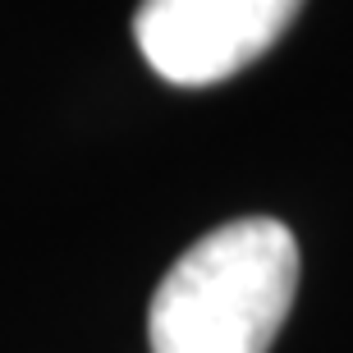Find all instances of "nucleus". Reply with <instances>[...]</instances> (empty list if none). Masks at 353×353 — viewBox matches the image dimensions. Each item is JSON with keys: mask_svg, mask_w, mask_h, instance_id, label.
Returning <instances> with one entry per match:
<instances>
[{"mask_svg": "<svg viewBox=\"0 0 353 353\" xmlns=\"http://www.w3.org/2000/svg\"><path fill=\"white\" fill-rule=\"evenodd\" d=\"M299 289V243L271 216H243L197 239L161 280L152 353H266Z\"/></svg>", "mask_w": 353, "mask_h": 353, "instance_id": "f257e3e1", "label": "nucleus"}, {"mask_svg": "<svg viewBox=\"0 0 353 353\" xmlns=\"http://www.w3.org/2000/svg\"><path fill=\"white\" fill-rule=\"evenodd\" d=\"M299 10L303 0H143L133 37L165 83L211 88L271 51Z\"/></svg>", "mask_w": 353, "mask_h": 353, "instance_id": "f03ea898", "label": "nucleus"}]
</instances>
